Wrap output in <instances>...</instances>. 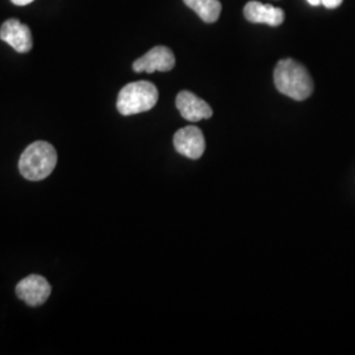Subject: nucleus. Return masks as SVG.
<instances>
[{
    "label": "nucleus",
    "mask_w": 355,
    "mask_h": 355,
    "mask_svg": "<svg viewBox=\"0 0 355 355\" xmlns=\"http://www.w3.org/2000/svg\"><path fill=\"white\" fill-rule=\"evenodd\" d=\"M274 83L280 94L302 102L313 92V80L303 64L292 58L280 60L274 70Z\"/></svg>",
    "instance_id": "1"
},
{
    "label": "nucleus",
    "mask_w": 355,
    "mask_h": 355,
    "mask_svg": "<svg viewBox=\"0 0 355 355\" xmlns=\"http://www.w3.org/2000/svg\"><path fill=\"white\" fill-rule=\"evenodd\" d=\"M57 152L46 141H36L31 144L19 159V170L23 177L38 182L49 177L57 166Z\"/></svg>",
    "instance_id": "2"
},
{
    "label": "nucleus",
    "mask_w": 355,
    "mask_h": 355,
    "mask_svg": "<svg viewBox=\"0 0 355 355\" xmlns=\"http://www.w3.org/2000/svg\"><path fill=\"white\" fill-rule=\"evenodd\" d=\"M158 89L146 80L133 82L124 86L117 96V111L123 116L150 111L158 102Z\"/></svg>",
    "instance_id": "3"
},
{
    "label": "nucleus",
    "mask_w": 355,
    "mask_h": 355,
    "mask_svg": "<svg viewBox=\"0 0 355 355\" xmlns=\"http://www.w3.org/2000/svg\"><path fill=\"white\" fill-rule=\"evenodd\" d=\"M51 286L41 275H28L16 286V295L29 306L42 305L51 296Z\"/></svg>",
    "instance_id": "4"
},
{
    "label": "nucleus",
    "mask_w": 355,
    "mask_h": 355,
    "mask_svg": "<svg viewBox=\"0 0 355 355\" xmlns=\"http://www.w3.org/2000/svg\"><path fill=\"white\" fill-rule=\"evenodd\" d=\"M175 66V57L171 49L167 46H155L139 60L133 62V70L136 73H149L154 71H170Z\"/></svg>",
    "instance_id": "5"
},
{
    "label": "nucleus",
    "mask_w": 355,
    "mask_h": 355,
    "mask_svg": "<svg viewBox=\"0 0 355 355\" xmlns=\"http://www.w3.org/2000/svg\"><path fill=\"white\" fill-rule=\"evenodd\" d=\"M0 40L12 46L17 53H29L33 48V37L29 26L17 19H10L0 28Z\"/></svg>",
    "instance_id": "6"
},
{
    "label": "nucleus",
    "mask_w": 355,
    "mask_h": 355,
    "mask_svg": "<svg viewBox=\"0 0 355 355\" xmlns=\"http://www.w3.org/2000/svg\"><path fill=\"white\" fill-rule=\"evenodd\" d=\"M174 148L179 154L190 159H199L205 150L203 132L191 125L179 129L174 136Z\"/></svg>",
    "instance_id": "7"
},
{
    "label": "nucleus",
    "mask_w": 355,
    "mask_h": 355,
    "mask_svg": "<svg viewBox=\"0 0 355 355\" xmlns=\"http://www.w3.org/2000/svg\"><path fill=\"white\" fill-rule=\"evenodd\" d=\"M177 108L182 117L191 123H196L204 119H211L214 114L209 104L198 98L191 91H180L178 94Z\"/></svg>",
    "instance_id": "8"
},
{
    "label": "nucleus",
    "mask_w": 355,
    "mask_h": 355,
    "mask_svg": "<svg viewBox=\"0 0 355 355\" xmlns=\"http://www.w3.org/2000/svg\"><path fill=\"white\" fill-rule=\"evenodd\" d=\"M243 15L246 20L253 24H266L270 26H279L286 19L284 11L279 7L263 4L259 1H249L243 8Z\"/></svg>",
    "instance_id": "9"
},
{
    "label": "nucleus",
    "mask_w": 355,
    "mask_h": 355,
    "mask_svg": "<svg viewBox=\"0 0 355 355\" xmlns=\"http://www.w3.org/2000/svg\"><path fill=\"white\" fill-rule=\"evenodd\" d=\"M184 4L203 20L204 23H216L221 13V3L218 0H183Z\"/></svg>",
    "instance_id": "10"
},
{
    "label": "nucleus",
    "mask_w": 355,
    "mask_h": 355,
    "mask_svg": "<svg viewBox=\"0 0 355 355\" xmlns=\"http://www.w3.org/2000/svg\"><path fill=\"white\" fill-rule=\"evenodd\" d=\"M343 0H321V4L329 10L338 8L343 4Z\"/></svg>",
    "instance_id": "11"
},
{
    "label": "nucleus",
    "mask_w": 355,
    "mask_h": 355,
    "mask_svg": "<svg viewBox=\"0 0 355 355\" xmlns=\"http://www.w3.org/2000/svg\"><path fill=\"white\" fill-rule=\"evenodd\" d=\"M15 6H28L31 3H33L35 0H11Z\"/></svg>",
    "instance_id": "12"
},
{
    "label": "nucleus",
    "mask_w": 355,
    "mask_h": 355,
    "mask_svg": "<svg viewBox=\"0 0 355 355\" xmlns=\"http://www.w3.org/2000/svg\"><path fill=\"white\" fill-rule=\"evenodd\" d=\"M311 6H313V7H318V6H320L321 4V0H306Z\"/></svg>",
    "instance_id": "13"
}]
</instances>
